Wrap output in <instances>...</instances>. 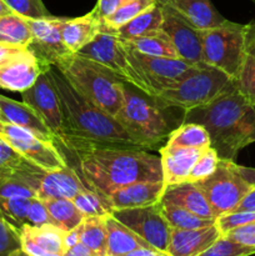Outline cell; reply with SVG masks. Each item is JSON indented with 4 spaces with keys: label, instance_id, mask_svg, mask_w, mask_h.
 <instances>
[{
    "label": "cell",
    "instance_id": "obj_1",
    "mask_svg": "<svg viewBox=\"0 0 255 256\" xmlns=\"http://www.w3.org/2000/svg\"><path fill=\"white\" fill-rule=\"evenodd\" d=\"M62 145L75 154L85 184L106 196L134 182L162 180V160L145 150L72 142H62Z\"/></svg>",
    "mask_w": 255,
    "mask_h": 256
},
{
    "label": "cell",
    "instance_id": "obj_2",
    "mask_svg": "<svg viewBox=\"0 0 255 256\" xmlns=\"http://www.w3.org/2000/svg\"><path fill=\"white\" fill-rule=\"evenodd\" d=\"M49 74L56 88L62 112V132L56 140L145 150L122 129L114 116L80 95L55 65L50 66Z\"/></svg>",
    "mask_w": 255,
    "mask_h": 256
},
{
    "label": "cell",
    "instance_id": "obj_3",
    "mask_svg": "<svg viewBox=\"0 0 255 256\" xmlns=\"http://www.w3.org/2000/svg\"><path fill=\"white\" fill-rule=\"evenodd\" d=\"M255 122L252 106L236 86L226 90L209 104L185 112L182 122L202 125L210 135V148L220 159L234 160L248 145V138Z\"/></svg>",
    "mask_w": 255,
    "mask_h": 256
},
{
    "label": "cell",
    "instance_id": "obj_4",
    "mask_svg": "<svg viewBox=\"0 0 255 256\" xmlns=\"http://www.w3.org/2000/svg\"><path fill=\"white\" fill-rule=\"evenodd\" d=\"M55 66L72 86L90 102L115 116L124 102L125 82L106 66L72 54Z\"/></svg>",
    "mask_w": 255,
    "mask_h": 256
},
{
    "label": "cell",
    "instance_id": "obj_5",
    "mask_svg": "<svg viewBox=\"0 0 255 256\" xmlns=\"http://www.w3.org/2000/svg\"><path fill=\"white\" fill-rule=\"evenodd\" d=\"M166 108L156 98L125 82L124 102L114 118L142 149H158L172 132Z\"/></svg>",
    "mask_w": 255,
    "mask_h": 256
},
{
    "label": "cell",
    "instance_id": "obj_6",
    "mask_svg": "<svg viewBox=\"0 0 255 256\" xmlns=\"http://www.w3.org/2000/svg\"><path fill=\"white\" fill-rule=\"evenodd\" d=\"M235 86V82L222 70L205 64L174 86L165 89L156 96L168 108L184 112L209 104L219 95Z\"/></svg>",
    "mask_w": 255,
    "mask_h": 256
},
{
    "label": "cell",
    "instance_id": "obj_7",
    "mask_svg": "<svg viewBox=\"0 0 255 256\" xmlns=\"http://www.w3.org/2000/svg\"><path fill=\"white\" fill-rule=\"evenodd\" d=\"M248 24L225 20L220 25L202 30V62L236 80L246 46Z\"/></svg>",
    "mask_w": 255,
    "mask_h": 256
},
{
    "label": "cell",
    "instance_id": "obj_8",
    "mask_svg": "<svg viewBox=\"0 0 255 256\" xmlns=\"http://www.w3.org/2000/svg\"><path fill=\"white\" fill-rule=\"evenodd\" d=\"M206 198L215 218L234 212L252 189L240 176L234 160L220 159L210 176L196 182Z\"/></svg>",
    "mask_w": 255,
    "mask_h": 256
},
{
    "label": "cell",
    "instance_id": "obj_9",
    "mask_svg": "<svg viewBox=\"0 0 255 256\" xmlns=\"http://www.w3.org/2000/svg\"><path fill=\"white\" fill-rule=\"evenodd\" d=\"M76 55L104 65L128 85H132L144 94L152 96L148 85L138 74L128 58L126 45L115 35L100 32L94 40L79 50Z\"/></svg>",
    "mask_w": 255,
    "mask_h": 256
},
{
    "label": "cell",
    "instance_id": "obj_10",
    "mask_svg": "<svg viewBox=\"0 0 255 256\" xmlns=\"http://www.w3.org/2000/svg\"><path fill=\"white\" fill-rule=\"evenodd\" d=\"M0 138L25 160L44 172H56L68 165L54 142L42 139L29 130L0 120Z\"/></svg>",
    "mask_w": 255,
    "mask_h": 256
},
{
    "label": "cell",
    "instance_id": "obj_11",
    "mask_svg": "<svg viewBox=\"0 0 255 256\" xmlns=\"http://www.w3.org/2000/svg\"><path fill=\"white\" fill-rule=\"evenodd\" d=\"M126 52L130 62L148 85L150 95L152 98H156L162 90L174 86L175 84L180 82L182 79L199 69L182 62V59H170V58L150 56V55L142 54L130 48L129 45H126Z\"/></svg>",
    "mask_w": 255,
    "mask_h": 256
},
{
    "label": "cell",
    "instance_id": "obj_12",
    "mask_svg": "<svg viewBox=\"0 0 255 256\" xmlns=\"http://www.w3.org/2000/svg\"><path fill=\"white\" fill-rule=\"evenodd\" d=\"M26 22L32 32V42L26 48L42 68L49 70L50 66L72 55L62 36L64 18L26 19Z\"/></svg>",
    "mask_w": 255,
    "mask_h": 256
},
{
    "label": "cell",
    "instance_id": "obj_13",
    "mask_svg": "<svg viewBox=\"0 0 255 256\" xmlns=\"http://www.w3.org/2000/svg\"><path fill=\"white\" fill-rule=\"evenodd\" d=\"M112 215L152 248L166 252L172 226L160 212L159 202L149 206L114 210Z\"/></svg>",
    "mask_w": 255,
    "mask_h": 256
},
{
    "label": "cell",
    "instance_id": "obj_14",
    "mask_svg": "<svg viewBox=\"0 0 255 256\" xmlns=\"http://www.w3.org/2000/svg\"><path fill=\"white\" fill-rule=\"evenodd\" d=\"M162 32L170 39L179 59L192 66H204L202 30L170 8L162 6Z\"/></svg>",
    "mask_w": 255,
    "mask_h": 256
},
{
    "label": "cell",
    "instance_id": "obj_15",
    "mask_svg": "<svg viewBox=\"0 0 255 256\" xmlns=\"http://www.w3.org/2000/svg\"><path fill=\"white\" fill-rule=\"evenodd\" d=\"M22 98L25 104L32 106L40 115L58 139L62 128V112L56 88L52 82L49 70L42 72L36 82L22 92Z\"/></svg>",
    "mask_w": 255,
    "mask_h": 256
},
{
    "label": "cell",
    "instance_id": "obj_16",
    "mask_svg": "<svg viewBox=\"0 0 255 256\" xmlns=\"http://www.w3.org/2000/svg\"><path fill=\"white\" fill-rule=\"evenodd\" d=\"M46 72L28 48L0 65V88L22 92L29 89L42 72Z\"/></svg>",
    "mask_w": 255,
    "mask_h": 256
},
{
    "label": "cell",
    "instance_id": "obj_17",
    "mask_svg": "<svg viewBox=\"0 0 255 256\" xmlns=\"http://www.w3.org/2000/svg\"><path fill=\"white\" fill-rule=\"evenodd\" d=\"M64 234L65 232L54 224L25 225L20 230L22 249L32 256H62Z\"/></svg>",
    "mask_w": 255,
    "mask_h": 256
},
{
    "label": "cell",
    "instance_id": "obj_18",
    "mask_svg": "<svg viewBox=\"0 0 255 256\" xmlns=\"http://www.w3.org/2000/svg\"><path fill=\"white\" fill-rule=\"evenodd\" d=\"M86 188L88 185L79 172L66 165L56 172H45L42 174L36 198L40 200L72 199Z\"/></svg>",
    "mask_w": 255,
    "mask_h": 256
},
{
    "label": "cell",
    "instance_id": "obj_19",
    "mask_svg": "<svg viewBox=\"0 0 255 256\" xmlns=\"http://www.w3.org/2000/svg\"><path fill=\"white\" fill-rule=\"evenodd\" d=\"M220 236L216 224L200 229H172L166 252L172 256H198Z\"/></svg>",
    "mask_w": 255,
    "mask_h": 256
},
{
    "label": "cell",
    "instance_id": "obj_20",
    "mask_svg": "<svg viewBox=\"0 0 255 256\" xmlns=\"http://www.w3.org/2000/svg\"><path fill=\"white\" fill-rule=\"evenodd\" d=\"M164 182H139L119 188L108 195L114 210L132 209L160 202L164 192Z\"/></svg>",
    "mask_w": 255,
    "mask_h": 256
},
{
    "label": "cell",
    "instance_id": "obj_21",
    "mask_svg": "<svg viewBox=\"0 0 255 256\" xmlns=\"http://www.w3.org/2000/svg\"><path fill=\"white\" fill-rule=\"evenodd\" d=\"M0 112H2V122L29 130L32 134L45 140L54 142L56 140L55 135L48 128L40 115L24 102H16L4 95H0Z\"/></svg>",
    "mask_w": 255,
    "mask_h": 256
},
{
    "label": "cell",
    "instance_id": "obj_22",
    "mask_svg": "<svg viewBox=\"0 0 255 256\" xmlns=\"http://www.w3.org/2000/svg\"><path fill=\"white\" fill-rule=\"evenodd\" d=\"M160 202L180 206L202 218L216 219L212 214L206 198L204 196L196 182H182L178 184L165 185Z\"/></svg>",
    "mask_w": 255,
    "mask_h": 256
},
{
    "label": "cell",
    "instance_id": "obj_23",
    "mask_svg": "<svg viewBox=\"0 0 255 256\" xmlns=\"http://www.w3.org/2000/svg\"><path fill=\"white\" fill-rule=\"evenodd\" d=\"M156 2L176 12L200 30L218 26L226 20L210 0H156Z\"/></svg>",
    "mask_w": 255,
    "mask_h": 256
},
{
    "label": "cell",
    "instance_id": "obj_24",
    "mask_svg": "<svg viewBox=\"0 0 255 256\" xmlns=\"http://www.w3.org/2000/svg\"><path fill=\"white\" fill-rule=\"evenodd\" d=\"M202 150L189 149V148H160L159 152L164 184L172 185L186 182L195 162Z\"/></svg>",
    "mask_w": 255,
    "mask_h": 256
},
{
    "label": "cell",
    "instance_id": "obj_25",
    "mask_svg": "<svg viewBox=\"0 0 255 256\" xmlns=\"http://www.w3.org/2000/svg\"><path fill=\"white\" fill-rule=\"evenodd\" d=\"M102 29V20L90 12L82 16L74 19H65L62 28V36L64 44L72 54H76L86 44L96 36Z\"/></svg>",
    "mask_w": 255,
    "mask_h": 256
},
{
    "label": "cell",
    "instance_id": "obj_26",
    "mask_svg": "<svg viewBox=\"0 0 255 256\" xmlns=\"http://www.w3.org/2000/svg\"><path fill=\"white\" fill-rule=\"evenodd\" d=\"M162 6L156 2L145 10L144 12L138 15L136 18L128 22L126 24L122 25L112 32H105L109 34L115 35L122 42H128L132 40L139 39V38L152 36L162 32Z\"/></svg>",
    "mask_w": 255,
    "mask_h": 256
},
{
    "label": "cell",
    "instance_id": "obj_27",
    "mask_svg": "<svg viewBox=\"0 0 255 256\" xmlns=\"http://www.w3.org/2000/svg\"><path fill=\"white\" fill-rule=\"evenodd\" d=\"M105 226L108 232V256H122L142 248H152L112 214L105 216Z\"/></svg>",
    "mask_w": 255,
    "mask_h": 256
},
{
    "label": "cell",
    "instance_id": "obj_28",
    "mask_svg": "<svg viewBox=\"0 0 255 256\" xmlns=\"http://www.w3.org/2000/svg\"><path fill=\"white\" fill-rule=\"evenodd\" d=\"M235 86L255 106V22L248 24L245 55L242 69L235 80Z\"/></svg>",
    "mask_w": 255,
    "mask_h": 256
},
{
    "label": "cell",
    "instance_id": "obj_29",
    "mask_svg": "<svg viewBox=\"0 0 255 256\" xmlns=\"http://www.w3.org/2000/svg\"><path fill=\"white\" fill-rule=\"evenodd\" d=\"M210 135L202 125L196 122H182L172 130L164 146L206 149L210 148Z\"/></svg>",
    "mask_w": 255,
    "mask_h": 256
},
{
    "label": "cell",
    "instance_id": "obj_30",
    "mask_svg": "<svg viewBox=\"0 0 255 256\" xmlns=\"http://www.w3.org/2000/svg\"><path fill=\"white\" fill-rule=\"evenodd\" d=\"M42 202H45L52 224L62 232H66L75 229L85 219L72 199H52L42 200Z\"/></svg>",
    "mask_w": 255,
    "mask_h": 256
},
{
    "label": "cell",
    "instance_id": "obj_31",
    "mask_svg": "<svg viewBox=\"0 0 255 256\" xmlns=\"http://www.w3.org/2000/svg\"><path fill=\"white\" fill-rule=\"evenodd\" d=\"M80 242L98 256H108L105 216H88L80 224Z\"/></svg>",
    "mask_w": 255,
    "mask_h": 256
},
{
    "label": "cell",
    "instance_id": "obj_32",
    "mask_svg": "<svg viewBox=\"0 0 255 256\" xmlns=\"http://www.w3.org/2000/svg\"><path fill=\"white\" fill-rule=\"evenodd\" d=\"M32 42V32L25 18L12 12L0 16V44L26 48Z\"/></svg>",
    "mask_w": 255,
    "mask_h": 256
},
{
    "label": "cell",
    "instance_id": "obj_33",
    "mask_svg": "<svg viewBox=\"0 0 255 256\" xmlns=\"http://www.w3.org/2000/svg\"><path fill=\"white\" fill-rule=\"evenodd\" d=\"M159 208L172 229H200V228L214 225L216 222V219L202 218L189 210L175 205L159 202Z\"/></svg>",
    "mask_w": 255,
    "mask_h": 256
},
{
    "label": "cell",
    "instance_id": "obj_34",
    "mask_svg": "<svg viewBox=\"0 0 255 256\" xmlns=\"http://www.w3.org/2000/svg\"><path fill=\"white\" fill-rule=\"evenodd\" d=\"M72 200L85 218L106 216L114 212L109 198L89 186L75 195Z\"/></svg>",
    "mask_w": 255,
    "mask_h": 256
},
{
    "label": "cell",
    "instance_id": "obj_35",
    "mask_svg": "<svg viewBox=\"0 0 255 256\" xmlns=\"http://www.w3.org/2000/svg\"><path fill=\"white\" fill-rule=\"evenodd\" d=\"M125 44L129 45L136 52L145 55H150V56L179 59L176 50L174 49L172 42L164 32H159L152 36L139 38V39L132 40V42H128Z\"/></svg>",
    "mask_w": 255,
    "mask_h": 256
},
{
    "label": "cell",
    "instance_id": "obj_36",
    "mask_svg": "<svg viewBox=\"0 0 255 256\" xmlns=\"http://www.w3.org/2000/svg\"><path fill=\"white\" fill-rule=\"evenodd\" d=\"M156 4V0H132L128 4L122 5V8L109 15L108 18L102 20V29L100 32H112L122 25L126 24L132 19L136 18L138 15L144 12L152 5Z\"/></svg>",
    "mask_w": 255,
    "mask_h": 256
},
{
    "label": "cell",
    "instance_id": "obj_37",
    "mask_svg": "<svg viewBox=\"0 0 255 256\" xmlns=\"http://www.w3.org/2000/svg\"><path fill=\"white\" fill-rule=\"evenodd\" d=\"M32 198H0V218L20 230L28 225Z\"/></svg>",
    "mask_w": 255,
    "mask_h": 256
},
{
    "label": "cell",
    "instance_id": "obj_38",
    "mask_svg": "<svg viewBox=\"0 0 255 256\" xmlns=\"http://www.w3.org/2000/svg\"><path fill=\"white\" fill-rule=\"evenodd\" d=\"M255 255V248L239 244L229 238L222 236L198 256H250Z\"/></svg>",
    "mask_w": 255,
    "mask_h": 256
},
{
    "label": "cell",
    "instance_id": "obj_39",
    "mask_svg": "<svg viewBox=\"0 0 255 256\" xmlns=\"http://www.w3.org/2000/svg\"><path fill=\"white\" fill-rule=\"evenodd\" d=\"M219 160L220 158L218 156L216 152L212 148L204 149L195 162L186 182H198L205 178L210 176L216 169Z\"/></svg>",
    "mask_w": 255,
    "mask_h": 256
},
{
    "label": "cell",
    "instance_id": "obj_40",
    "mask_svg": "<svg viewBox=\"0 0 255 256\" xmlns=\"http://www.w3.org/2000/svg\"><path fill=\"white\" fill-rule=\"evenodd\" d=\"M4 2L12 12L25 19H44L52 16L42 0H4Z\"/></svg>",
    "mask_w": 255,
    "mask_h": 256
},
{
    "label": "cell",
    "instance_id": "obj_41",
    "mask_svg": "<svg viewBox=\"0 0 255 256\" xmlns=\"http://www.w3.org/2000/svg\"><path fill=\"white\" fill-rule=\"evenodd\" d=\"M22 249L20 232L0 218V256H12Z\"/></svg>",
    "mask_w": 255,
    "mask_h": 256
},
{
    "label": "cell",
    "instance_id": "obj_42",
    "mask_svg": "<svg viewBox=\"0 0 255 256\" xmlns=\"http://www.w3.org/2000/svg\"><path fill=\"white\" fill-rule=\"evenodd\" d=\"M255 222V212H232L222 214L216 218L218 229L220 230L222 235H225L230 230L235 228L242 226V225Z\"/></svg>",
    "mask_w": 255,
    "mask_h": 256
},
{
    "label": "cell",
    "instance_id": "obj_43",
    "mask_svg": "<svg viewBox=\"0 0 255 256\" xmlns=\"http://www.w3.org/2000/svg\"><path fill=\"white\" fill-rule=\"evenodd\" d=\"M28 162L6 142L0 138V170H16Z\"/></svg>",
    "mask_w": 255,
    "mask_h": 256
},
{
    "label": "cell",
    "instance_id": "obj_44",
    "mask_svg": "<svg viewBox=\"0 0 255 256\" xmlns=\"http://www.w3.org/2000/svg\"><path fill=\"white\" fill-rule=\"evenodd\" d=\"M45 224H52V220L45 206V202L38 198H32L29 212H28V225L40 226V225Z\"/></svg>",
    "mask_w": 255,
    "mask_h": 256
},
{
    "label": "cell",
    "instance_id": "obj_45",
    "mask_svg": "<svg viewBox=\"0 0 255 256\" xmlns=\"http://www.w3.org/2000/svg\"><path fill=\"white\" fill-rule=\"evenodd\" d=\"M230 240L239 244L246 245V246L255 248V222L242 225V226L235 228L224 235Z\"/></svg>",
    "mask_w": 255,
    "mask_h": 256
},
{
    "label": "cell",
    "instance_id": "obj_46",
    "mask_svg": "<svg viewBox=\"0 0 255 256\" xmlns=\"http://www.w3.org/2000/svg\"><path fill=\"white\" fill-rule=\"evenodd\" d=\"M129 2H132V0H98L92 12H95V15L100 20H102L109 16V15H112V12H116L122 5L128 4Z\"/></svg>",
    "mask_w": 255,
    "mask_h": 256
},
{
    "label": "cell",
    "instance_id": "obj_47",
    "mask_svg": "<svg viewBox=\"0 0 255 256\" xmlns=\"http://www.w3.org/2000/svg\"><path fill=\"white\" fill-rule=\"evenodd\" d=\"M234 212H255V186H252Z\"/></svg>",
    "mask_w": 255,
    "mask_h": 256
},
{
    "label": "cell",
    "instance_id": "obj_48",
    "mask_svg": "<svg viewBox=\"0 0 255 256\" xmlns=\"http://www.w3.org/2000/svg\"><path fill=\"white\" fill-rule=\"evenodd\" d=\"M62 256H98L94 252L89 249L88 246H85L82 242H78L74 246L69 248L64 252Z\"/></svg>",
    "mask_w": 255,
    "mask_h": 256
},
{
    "label": "cell",
    "instance_id": "obj_49",
    "mask_svg": "<svg viewBox=\"0 0 255 256\" xmlns=\"http://www.w3.org/2000/svg\"><path fill=\"white\" fill-rule=\"evenodd\" d=\"M25 49L22 46H15V45H6V44H0V65L4 64L5 62L14 56L15 54L20 52V50Z\"/></svg>",
    "mask_w": 255,
    "mask_h": 256
},
{
    "label": "cell",
    "instance_id": "obj_50",
    "mask_svg": "<svg viewBox=\"0 0 255 256\" xmlns=\"http://www.w3.org/2000/svg\"><path fill=\"white\" fill-rule=\"evenodd\" d=\"M122 256H172L168 254L166 252H162V250L155 249V248H142V249L134 250L132 252H128V254L122 255Z\"/></svg>",
    "mask_w": 255,
    "mask_h": 256
},
{
    "label": "cell",
    "instance_id": "obj_51",
    "mask_svg": "<svg viewBox=\"0 0 255 256\" xmlns=\"http://www.w3.org/2000/svg\"><path fill=\"white\" fill-rule=\"evenodd\" d=\"M78 242H80V225L75 229L66 232L64 234V246L65 250L69 249V248L74 246Z\"/></svg>",
    "mask_w": 255,
    "mask_h": 256
},
{
    "label": "cell",
    "instance_id": "obj_52",
    "mask_svg": "<svg viewBox=\"0 0 255 256\" xmlns=\"http://www.w3.org/2000/svg\"><path fill=\"white\" fill-rule=\"evenodd\" d=\"M236 170L240 174V176H242L250 186H255V168L242 166V165L236 164Z\"/></svg>",
    "mask_w": 255,
    "mask_h": 256
},
{
    "label": "cell",
    "instance_id": "obj_53",
    "mask_svg": "<svg viewBox=\"0 0 255 256\" xmlns=\"http://www.w3.org/2000/svg\"><path fill=\"white\" fill-rule=\"evenodd\" d=\"M12 9L8 6L4 2V0H0V16H4V15L12 14Z\"/></svg>",
    "mask_w": 255,
    "mask_h": 256
},
{
    "label": "cell",
    "instance_id": "obj_54",
    "mask_svg": "<svg viewBox=\"0 0 255 256\" xmlns=\"http://www.w3.org/2000/svg\"><path fill=\"white\" fill-rule=\"evenodd\" d=\"M252 142H255V122H254V124H252V132H250L249 138H248V145L252 144Z\"/></svg>",
    "mask_w": 255,
    "mask_h": 256
},
{
    "label": "cell",
    "instance_id": "obj_55",
    "mask_svg": "<svg viewBox=\"0 0 255 256\" xmlns=\"http://www.w3.org/2000/svg\"><path fill=\"white\" fill-rule=\"evenodd\" d=\"M12 256H32V255H29L28 252H25L24 250L20 249V250H18V252H15Z\"/></svg>",
    "mask_w": 255,
    "mask_h": 256
},
{
    "label": "cell",
    "instance_id": "obj_56",
    "mask_svg": "<svg viewBox=\"0 0 255 256\" xmlns=\"http://www.w3.org/2000/svg\"><path fill=\"white\" fill-rule=\"evenodd\" d=\"M0 120H2V112H0Z\"/></svg>",
    "mask_w": 255,
    "mask_h": 256
}]
</instances>
